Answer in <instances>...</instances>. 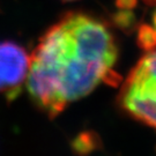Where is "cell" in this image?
I'll use <instances>...</instances> for the list:
<instances>
[{
  "mask_svg": "<svg viewBox=\"0 0 156 156\" xmlns=\"http://www.w3.org/2000/svg\"><path fill=\"white\" fill-rule=\"evenodd\" d=\"M117 57L116 41L105 23L83 13H66L45 31L30 56L29 94L53 119L105 80Z\"/></svg>",
  "mask_w": 156,
  "mask_h": 156,
  "instance_id": "obj_1",
  "label": "cell"
},
{
  "mask_svg": "<svg viewBox=\"0 0 156 156\" xmlns=\"http://www.w3.org/2000/svg\"><path fill=\"white\" fill-rule=\"evenodd\" d=\"M132 118L156 129V51H148L129 72L117 97Z\"/></svg>",
  "mask_w": 156,
  "mask_h": 156,
  "instance_id": "obj_2",
  "label": "cell"
},
{
  "mask_svg": "<svg viewBox=\"0 0 156 156\" xmlns=\"http://www.w3.org/2000/svg\"><path fill=\"white\" fill-rule=\"evenodd\" d=\"M30 56L22 46L4 42L0 43V94L7 101H14L27 80Z\"/></svg>",
  "mask_w": 156,
  "mask_h": 156,
  "instance_id": "obj_3",
  "label": "cell"
},
{
  "mask_svg": "<svg viewBox=\"0 0 156 156\" xmlns=\"http://www.w3.org/2000/svg\"><path fill=\"white\" fill-rule=\"evenodd\" d=\"M138 44L146 51L155 50L156 48V30L154 27L142 24L138 31Z\"/></svg>",
  "mask_w": 156,
  "mask_h": 156,
  "instance_id": "obj_4",
  "label": "cell"
},
{
  "mask_svg": "<svg viewBox=\"0 0 156 156\" xmlns=\"http://www.w3.org/2000/svg\"><path fill=\"white\" fill-rule=\"evenodd\" d=\"M117 20L120 23V27H132L134 24V15L131 13H120Z\"/></svg>",
  "mask_w": 156,
  "mask_h": 156,
  "instance_id": "obj_5",
  "label": "cell"
},
{
  "mask_svg": "<svg viewBox=\"0 0 156 156\" xmlns=\"http://www.w3.org/2000/svg\"><path fill=\"white\" fill-rule=\"evenodd\" d=\"M136 4V0H117V5L120 8H132Z\"/></svg>",
  "mask_w": 156,
  "mask_h": 156,
  "instance_id": "obj_6",
  "label": "cell"
},
{
  "mask_svg": "<svg viewBox=\"0 0 156 156\" xmlns=\"http://www.w3.org/2000/svg\"><path fill=\"white\" fill-rule=\"evenodd\" d=\"M153 26H154V29L156 30V11L153 14Z\"/></svg>",
  "mask_w": 156,
  "mask_h": 156,
  "instance_id": "obj_7",
  "label": "cell"
},
{
  "mask_svg": "<svg viewBox=\"0 0 156 156\" xmlns=\"http://www.w3.org/2000/svg\"><path fill=\"white\" fill-rule=\"evenodd\" d=\"M146 1L149 4H156V0H146Z\"/></svg>",
  "mask_w": 156,
  "mask_h": 156,
  "instance_id": "obj_8",
  "label": "cell"
},
{
  "mask_svg": "<svg viewBox=\"0 0 156 156\" xmlns=\"http://www.w3.org/2000/svg\"><path fill=\"white\" fill-rule=\"evenodd\" d=\"M66 1H69V0H66Z\"/></svg>",
  "mask_w": 156,
  "mask_h": 156,
  "instance_id": "obj_9",
  "label": "cell"
}]
</instances>
